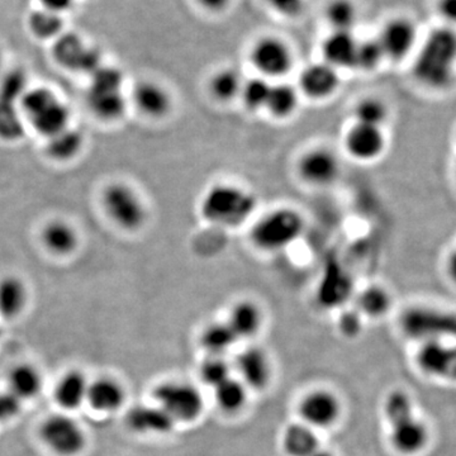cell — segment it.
<instances>
[{"instance_id":"1","label":"cell","mask_w":456,"mask_h":456,"mask_svg":"<svg viewBox=\"0 0 456 456\" xmlns=\"http://www.w3.org/2000/svg\"><path fill=\"white\" fill-rule=\"evenodd\" d=\"M417 83L431 90H445L456 77V28L432 29L417 51L412 68Z\"/></svg>"},{"instance_id":"2","label":"cell","mask_w":456,"mask_h":456,"mask_svg":"<svg viewBox=\"0 0 456 456\" xmlns=\"http://www.w3.org/2000/svg\"><path fill=\"white\" fill-rule=\"evenodd\" d=\"M384 412L389 424V440L399 454L412 456L426 449L430 441V430L417 415L410 395L399 389L389 393Z\"/></svg>"},{"instance_id":"3","label":"cell","mask_w":456,"mask_h":456,"mask_svg":"<svg viewBox=\"0 0 456 456\" xmlns=\"http://www.w3.org/2000/svg\"><path fill=\"white\" fill-rule=\"evenodd\" d=\"M251 191L228 183L213 185L204 194L200 213L206 221L217 226L235 228L250 220L256 209Z\"/></svg>"},{"instance_id":"4","label":"cell","mask_w":456,"mask_h":456,"mask_svg":"<svg viewBox=\"0 0 456 456\" xmlns=\"http://www.w3.org/2000/svg\"><path fill=\"white\" fill-rule=\"evenodd\" d=\"M399 327L408 338L421 342L456 344V312L415 305L399 318Z\"/></svg>"},{"instance_id":"5","label":"cell","mask_w":456,"mask_h":456,"mask_svg":"<svg viewBox=\"0 0 456 456\" xmlns=\"http://www.w3.org/2000/svg\"><path fill=\"white\" fill-rule=\"evenodd\" d=\"M305 221L292 208H278L261 217L251 230L253 244L266 253L283 250L302 235Z\"/></svg>"},{"instance_id":"6","label":"cell","mask_w":456,"mask_h":456,"mask_svg":"<svg viewBox=\"0 0 456 456\" xmlns=\"http://www.w3.org/2000/svg\"><path fill=\"white\" fill-rule=\"evenodd\" d=\"M23 118L47 139L69 127L70 113L64 102L46 88L27 90L20 103Z\"/></svg>"},{"instance_id":"7","label":"cell","mask_w":456,"mask_h":456,"mask_svg":"<svg viewBox=\"0 0 456 456\" xmlns=\"http://www.w3.org/2000/svg\"><path fill=\"white\" fill-rule=\"evenodd\" d=\"M123 77L114 69H97L88 93L90 110L103 121H117L127 108L123 95Z\"/></svg>"},{"instance_id":"8","label":"cell","mask_w":456,"mask_h":456,"mask_svg":"<svg viewBox=\"0 0 456 456\" xmlns=\"http://www.w3.org/2000/svg\"><path fill=\"white\" fill-rule=\"evenodd\" d=\"M103 207L110 220L125 231L140 230L147 220L142 198L126 183L108 185L103 193Z\"/></svg>"},{"instance_id":"9","label":"cell","mask_w":456,"mask_h":456,"mask_svg":"<svg viewBox=\"0 0 456 456\" xmlns=\"http://www.w3.org/2000/svg\"><path fill=\"white\" fill-rule=\"evenodd\" d=\"M155 403L176 422H191L203 411V397L193 384L170 380L154 389Z\"/></svg>"},{"instance_id":"10","label":"cell","mask_w":456,"mask_h":456,"mask_svg":"<svg viewBox=\"0 0 456 456\" xmlns=\"http://www.w3.org/2000/svg\"><path fill=\"white\" fill-rule=\"evenodd\" d=\"M40 435L45 445L60 456H77L86 449V431L70 416L47 417L42 422Z\"/></svg>"},{"instance_id":"11","label":"cell","mask_w":456,"mask_h":456,"mask_svg":"<svg viewBox=\"0 0 456 456\" xmlns=\"http://www.w3.org/2000/svg\"><path fill=\"white\" fill-rule=\"evenodd\" d=\"M251 64L264 77H281L293 66V53L287 42L274 36L259 38L250 51Z\"/></svg>"},{"instance_id":"12","label":"cell","mask_w":456,"mask_h":456,"mask_svg":"<svg viewBox=\"0 0 456 456\" xmlns=\"http://www.w3.org/2000/svg\"><path fill=\"white\" fill-rule=\"evenodd\" d=\"M377 38L386 59L399 61L416 49L419 29L411 18L395 17L384 23Z\"/></svg>"},{"instance_id":"13","label":"cell","mask_w":456,"mask_h":456,"mask_svg":"<svg viewBox=\"0 0 456 456\" xmlns=\"http://www.w3.org/2000/svg\"><path fill=\"white\" fill-rule=\"evenodd\" d=\"M416 362L428 377L456 382V344L422 342L417 351Z\"/></svg>"},{"instance_id":"14","label":"cell","mask_w":456,"mask_h":456,"mask_svg":"<svg viewBox=\"0 0 456 456\" xmlns=\"http://www.w3.org/2000/svg\"><path fill=\"white\" fill-rule=\"evenodd\" d=\"M297 169L303 182L307 184L327 187L340 175V160L331 150L317 147L302 155Z\"/></svg>"},{"instance_id":"15","label":"cell","mask_w":456,"mask_h":456,"mask_svg":"<svg viewBox=\"0 0 456 456\" xmlns=\"http://www.w3.org/2000/svg\"><path fill=\"white\" fill-rule=\"evenodd\" d=\"M341 404L334 393L317 389L305 395L299 403L303 424L312 428H325L334 425L340 416Z\"/></svg>"},{"instance_id":"16","label":"cell","mask_w":456,"mask_h":456,"mask_svg":"<svg viewBox=\"0 0 456 456\" xmlns=\"http://www.w3.org/2000/svg\"><path fill=\"white\" fill-rule=\"evenodd\" d=\"M345 147L356 160H377L386 151V134L383 128L355 123L345 136Z\"/></svg>"},{"instance_id":"17","label":"cell","mask_w":456,"mask_h":456,"mask_svg":"<svg viewBox=\"0 0 456 456\" xmlns=\"http://www.w3.org/2000/svg\"><path fill=\"white\" fill-rule=\"evenodd\" d=\"M338 86H340V77L338 70L325 61L307 66L299 75V88L303 94L316 101L331 97Z\"/></svg>"},{"instance_id":"18","label":"cell","mask_w":456,"mask_h":456,"mask_svg":"<svg viewBox=\"0 0 456 456\" xmlns=\"http://www.w3.org/2000/svg\"><path fill=\"white\" fill-rule=\"evenodd\" d=\"M128 428L139 434H169L175 421L158 404H137L126 416Z\"/></svg>"},{"instance_id":"19","label":"cell","mask_w":456,"mask_h":456,"mask_svg":"<svg viewBox=\"0 0 456 456\" xmlns=\"http://www.w3.org/2000/svg\"><path fill=\"white\" fill-rule=\"evenodd\" d=\"M240 380L248 388L263 389L268 384L272 369L268 356L259 347H248L236 359Z\"/></svg>"},{"instance_id":"20","label":"cell","mask_w":456,"mask_h":456,"mask_svg":"<svg viewBox=\"0 0 456 456\" xmlns=\"http://www.w3.org/2000/svg\"><path fill=\"white\" fill-rule=\"evenodd\" d=\"M132 102L143 116L164 118L170 113L173 102L167 90L155 82H142L132 93Z\"/></svg>"},{"instance_id":"21","label":"cell","mask_w":456,"mask_h":456,"mask_svg":"<svg viewBox=\"0 0 456 456\" xmlns=\"http://www.w3.org/2000/svg\"><path fill=\"white\" fill-rule=\"evenodd\" d=\"M125 402V387L114 378L102 377L89 383L86 403L97 412H117Z\"/></svg>"},{"instance_id":"22","label":"cell","mask_w":456,"mask_h":456,"mask_svg":"<svg viewBox=\"0 0 456 456\" xmlns=\"http://www.w3.org/2000/svg\"><path fill=\"white\" fill-rule=\"evenodd\" d=\"M359 42L353 32L332 31L322 42V56L332 68H354Z\"/></svg>"},{"instance_id":"23","label":"cell","mask_w":456,"mask_h":456,"mask_svg":"<svg viewBox=\"0 0 456 456\" xmlns=\"http://www.w3.org/2000/svg\"><path fill=\"white\" fill-rule=\"evenodd\" d=\"M89 380L79 370H70L60 378L55 387V401L66 411H75L83 406L88 397Z\"/></svg>"},{"instance_id":"24","label":"cell","mask_w":456,"mask_h":456,"mask_svg":"<svg viewBox=\"0 0 456 456\" xmlns=\"http://www.w3.org/2000/svg\"><path fill=\"white\" fill-rule=\"evenodd\" d=\"M226 322L239 340L250 338L259 332L263 325V314L256 303L251 301L237 302L231 308Z\"/></svg>"},{"instance_id":"25","label":"cell","mask_w":456,"mask_h":456,"mask_svg":"<svg viewBox=\"0 0 456 456\" xmlns=\"http://www.w3.org/2000/svg\"><path fill=\"white\" fill-rule=\"evenodd\" d=\"M42 241L53 255L66 256L77 250L79 236L77 230L65 221H53L42 231Z\"/></svg>"},{"instance_id":"26","label":"cell","mask_w":456,"mask_h":456,"mask_svg":"<svg viewBox=\"0 0 456 456\" xmlns=\"http://www.w3.org/2000/svg\"><path fill=\"white\" fill-rule=\"evenodd\" d=\"M44 387L41 371L32 364H20L12 369L8 377V391L20 401L37 397Z\"/></svg>"},{"instance_id":"27","label":"cell","mask_w":456,"mask_h":456,"mask_svg":"<svg viewBox=\"0 0 456 456\" xmlns=\"http://www.w3.org/2000/svg\"><path fill=\"white\" fill-rule=\"evenodd\" d=\"M28 302L26 284L17 277L0 279V316L16 318L25 311Z\"/></svg>"},{"instance_id":"28","label":"cell","mask_w":456,"mask_h":456,"mask_svg":"<svg viewBox=\"0 0 456 456\" xmlns=\"http://www.w3.org/2000/svg\"><path fill=\"white\" fill-rule=\"evenodd\" d=\"M283 446L289 456H311L320 450V440L314 428L302 422L288 426L284 431Z\"/></svg>"},{"instance_id":"29","label":"cell","mask_w":456,"mask_h":456,"mask_svg":"<svg viewBox=\"0 0 456 456\" xmlns=\"http://www.w3.org/2000/svg\"><path fill=\"white\" fill-rule=\"evenodd\" d=\"M84 145L83 134L75 128L66 127L57 132L47 141V152L51 158L59 161H68L79 155Z\"/></svg>"},{"instance_id":"30","label":"cell","mask_w":456,"mask_h":456,"mask_svg":"<svg viewBox=\"0 0 456 456\" xmlns=\"http://www.w3.org/2000/svg\"><path fill=\"white\" fill-rule=\"evenodd\" d=\"M242 86H244V80H242L239 71L235 69L227 68L213 74L211 80H209L208 88L216 101L227 103V102L240 97Z\"/></svg>"},{"instance_id":"31","label":"cell","mask_w":456,"mask_h":456,"mask_svg":"<svg viewBox=\"0 0 456 456\" xmlns=\"http://www.w3.org/2000/svg\"><path fill=\"white\" fill-rule=\"evenodd\" d=\"M26 121L20 102L0 98V139L17 141L25 134Z\"/></svg>"},{"instance_id":"32","label":"cell","mask_w":456,"mask_h":456,"mask_svg":"<svg viewBox=\"0 0 456 456\" xmlns=\"http://www.w3.org/2000/svg\"><path fill=\"white\" fill-rule=\"evenodd\" d=\"M298 108V93L289 84H272L265 110L273 117L285 119L293 116Z\"/></svg>"},{"instance_id":"33","label":"cell","mask_w":456,"mask_h":456,"mask_svg":"<svg viewBox=\"0 0 456 456\" xmlns=\"http://www.w3.org/2000/svg\"><path fill=\"white\" fill-rule=\"evenodd\" d=\"M239 338L227 322H215L207 326L200 335V344L209 355L224 356Z\"/></svg>"},{"instance_id":"34","label":"cell","mask_w":456,"mask_h":456,"mask_svg":"<svg viewBox=\"0 0 456 456\" xmlns=\"http://www.w3.org/2000/svg\"><path fill=\"white\" fill-rule=\"evenodd\" d=\"M213 389H215L216 402L224 412H239L248 401V387L241 380L232 377Z\"/></svg>"},{"instance_id":"35","label":"cell","mask_w":456,"mask_h":456,"mask_svg":"<svg viewBox=\"0 0 456 456\" xmlns=\"http://www.w3.org/2000/svg\"><path fill=\"white\" fill-rule=\"evenodd\" d=\"M392 307V297L386 288L371 285L358 297V312L370 318L383 317Z\"/></svg>"},{"instance_id":"36","label":"cell","mask_w":456,"mask_h":456,"mask_svg":"<svg viewBox=\"0 0 456 456\" xmlns=\"http://www.w3.org/2000/svg\"><path fill=\"white\" fill-rule=\"evenodd\" d=\"M327 23L332 31H353L358 20V8L353 0H330L325 9Z\"/></svg>"},{"instance_id":"37","label":"cell","mask_w":456,"mask_h":456,"mask_svg":"<svg viewBox=\"0 0 456 456\" xmlns=\"http://www.w3.org/2000/svg\"><path fill=\"white\" fill-rule=\"evenodd\" d=\"M57 56L61 62L75 70L92 71L98 69V57L92 51L86 50L77 42L69 41L57 50Z\"/></svg>"},{"instance_id":"38","label":"cell","mask_w":456,"mask_h":456,"mask_svg":"<svg viewBox=\"0 0 456 456\" xmlns=\"http://www.w3.org/2000/svg\"><path fill=\"white\" fill-rule=\"evenodd\" d=\"M354 116L355 123L383 128L384 123L388 121L389 110L380 99L368 97L356 103Z\"/></svg>"},{"instance_id":"39","label":"cell","mask_w":456,"mask_h":456,"mask_svg":"<svg viewBox=\"0 0 456 456\" xmlns=\"http://www.w3.org/2000/svg\"><path fill=\"white\" fill-rule=\"evenodd\" d=\"M272 84L266 82L264 77H254V79L244 82L240 97L244 101L245 107L250 110H259L265 108L268 102Z\"/></svg>"},{"instance_id":"40","label":"cell","mask_w":456,"mask_h":456,"mask_svg":"<svg viewBox=\"0 0 456 456\" xmlns=\"http://www.w3.org/2000/svg\"><path fill=\"white\" fill-rule=\"evenodd\" d=\"M200 375L204 384L216 388L232 377V369L224 356L209 355L200 365Z\"/></svg>"},{"instance_id":"41","label":"cell","mask_w":456,"mask_h":456,"mask_svg":"<svg viewBox=\"0 0 456 456\" xmlns=\"http://www.w3.org/2000/svg\"><path fill=\"white\" fill-rule=\"evenodd\" d=\"M384 59L386 56L378 38H369V40L359 42L354 68L373 71L382 64Z\"/></svg>"},{"instance_id":"42","label":"cell","mask_w":456,"mask_h":456,"mask_svg":"<svg viewBox=\"0 0 456 456\" xmlns=\"http://www.w3.org/2000/svg\"><path fill=\"white\" fill-rule=\"evenodd\" d=\"M22 410V401L13 393L0 392V422H8L16 419Z\"/></svg>"},{"instance_id":"43","label":"cell","mask_w":456,"mask_h":456,"mask_svg":"<svg viewBox=\"0 0 456 456\" xmlns=\"http://www.w3.org/2000/svg\"><path fill=\"white\" fill-rule=\"evenodd\" d=\"M305 0H265L275 13L285 18H296L301 16L305 11Z\"/></svg>"},{"instance_id":"44","label":"cell","mask_w":456,"mask_h":456,"mask_svg":"<svg viewBox=\"0 0 456 456\" xmlns=\"http://www.w3.org/2000/svg\"><path fill=\"white\" fill-rule=\"evenodd\" d=\"M338 327H340L344 336H356L362 330V316L358 311L345 312L338 321Z\"/></svg>"},{"instance_id":"45","label":"cell","mask_w":456,"mask_h":456,"mask_svg":"<svg viewBox=\"0 0 456 456\" xmlns=\"http://www.w3.org/2000/svg\"><path fill=\"white\" fill-rule=\"evenodd\" d=\"M436 11L445 26L456 28V0H436Z\"/></svg>"},{"instance_id":"46","label":"cell","mask_w":456,"mask_h":456,"mask_svg":"<svg viewBox=\"0 0 456 456\" xmlns=\"http://www.w3.org/2000/svg\"><path fill=\"white\" fill-rule=\"evenodd\" d=\"M197 3L208 13H222L226 11L231 0H197Z\"/></svg>"},{"instance_id":"47","label":"cell","mask_w":456,"mask_h":456,"mask_svg":"<svg viewBox=\"0 0 456 456\" xmlns=\"http://www.w3.org/2000/svg\"><path fill=\"white\" fill-rule=\"evenodd\" d=\"M446 274L450 281L456 285V248L450 251L448 257H446Z\"/></svg>"},{"instance_id":"48","label":"cell","mask_w":456,"mask_h":456,"mask_svg":"<svg viewBox=\"0 0 456 456\" xmlns=\"http://www.w3.org/2000/svg\"><path fill=\"white\" fill-rule=\"evenodd\" d=\"M44 2L51 9H64L70 4V0H44Z\"/></svg>"},{"instance_id":"49","label":"cell","mask_w":456,"mask_h":456,"mask_svg":"<svg viewBox=\"0 0 456 456\" xmlns=\"http://www.w3.org/2000/svg\"><path fill=\"white\" fill-rule=\"evenodd\" d=\"M311 456H334L330 452H326V450H318V452H314Z\"/></svg>"},{"instance_id":"50","label":"cell","mask_w":456,"mask_h":456,"mask_svg":"<svg viewBox=\"0 0 456 456\" xmlns=\"http://www.w3.org/2000/svg\"><path fill=\"white\" fill-rule=\"evenodd\" d=\"M2 71H3V55H2V51H0V75H2Z\"/></svg>"},{"instance_id":"51","label":"cell","mask_w":456,"mask_h":456,"mask_svg":"<svg viewBox=\"0 0 456 456\" xmlns=\"http://www.w3.org/2000/svg\"><path fill=\"white\" fill-rule=\"evenodd\" d=\"M0 338H2V331H0Z\"/></svg>"}]
</instances>
